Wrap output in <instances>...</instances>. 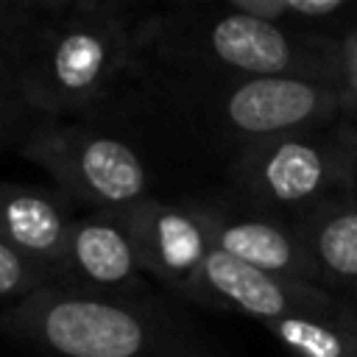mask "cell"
I'll return each mask as SVG.
<instances>
[{"label": "cell", "instance_id": "9c48e42d", "mask_svg": "<svg viewBox=\"0 0 357 357\" xmlns=\"http://www.w3.org/2000/svg\"><path fill=\"white\" fill-rule=\"evenodd\" d=\"M142 273L123 209L75 215L64 248V287L123 298L151 296Z\"/></svg>", "mask_w": 357, "mask_h": 357}, {"label": "cell", "instance_id": "7c38bea8", "mask_svg": "<svg viewBox=\"0 0 357 357\" xmlns=\"http://www.w3.org/2000/svg\"><path fill=\"white\" fill-rule=\"evenodd\" d=\"M324 284L351 287L357 293V192L332 201L296 223Z\"/></svg>", "mask_w": 357, "mask_h": 357}, {"label": "cell", "instance_id": "8992f818", "mask_svg": "<svg viewBox=\"0 0 357 357\" xmlns=\"http://www.w3.org/2000/svg\"><path fill=\"white\" fill-rule=\"evenodd\" d=\"M20 153L39 165L70 201L100 209H126L148 198L151 176L142 156L103 128L42 117L28 126Z\"/></svg>", "mask_w": 357, "mask_h": 357}, {"label": "cell", "instance_id": "30bf717a", "mask_svg": "<svg viewBox=\"0 0 357 357\" xmlns=\"http://www.w3.org/2000/svg\"><path fill=\"white\" fill-rule=\"evenodd\" d=\"M139 265L148 276L184 290L215 248L195 201L142 198L123 209Z\"/></svg>", "mask_w": 357, "mask_h": 357}, {"label": "cell", "instance_id": "52a82bcc", "mask_svg": "<svg viewBox=\"0 0 357 357\" xmlns=\"http://www.w3.org/2000/svg\"><path fill=\"white\" fill-rule=\"evenodd\" d=\"M181 293L206 307L234 310L262 324L282 318H324L357 326V307L337 298L332 290L265 273L220 248L206 254L198 273Z\"/></svg>", "mask_w": 357, "mask_h": 357}, {"label": "cell", "instance_id": "9a60e30c", "mask_svg": "<svg viewBox=\"0 0 357 357\" xmlns=\"http://www.w3.org/2000/svg\"><path fill=\"white\" fill-rule=\"evenodd\" d=\"M28 117H33V112L20 89V81L11 67V50H8L0 56V148L22 128Z\"/></svg>", "mask_w": 357, "mask_h": 357}, {"label": "cell", "instance_id": "2e32d148", "mask_svg": "<svg viewBox=\"0 0 357 357\" xmlns=\"http://www.w3.org/2000/svg\"><path fill=\"white\" fill-rule=\"evenodd\" d=\"M25 0H0V56L11 50L20 20H22Z\"/></svg>", "mask_w": 357, "mask_h": 357}, {"label": "cell", "instance_id": "e0dca14e", "mask_svg": "<svg viewBox=\"0 0 357 357\" xmlns=\"http://www.w3.org/2000/svg\"><path fill=\"white\" fill-rule=\"evenodd\" d=\"M337 128H340V134H343L351 145H357V112H346V114H340Z\"/></svg>", "mask_w": 357, "mask_h": 357}, {"label": "cell", "instance_id": "ba28073f", "mask_svg": "<svg viewBox=\"0 0 357 357\" xmlns=\"http://www.w3.org/2000/svg\"><path fill=\"white\" fill-rule=\"evenodd\" d=\"M195 206L204 215L215 248L265 273L326 287L315 259L310 257L293 223L248 206L245 201H195Z\"/></svg>", "mask_w": 357, "mask_h": 357}, {"label": "cell", "instance_id": "277c9868", "mask_svg": "<svg viewBox=\"0 0 357 357\" xmlns=\"http://www.w3.org/2000/svg\"><path fill=\"white\" fill-rule=\"evenodd\" d=\"M234 187L248 206L296 226L315 209L357 192V145L337 123L245 145L234 162Z\"/></svg>", "mask_w": 357, "mask_h": 357}, {"label": "cell", "instance_id": "5bb4252c", "mask_svg": "<svg viewBox=\"0 0 357 357\" xmlns=\"http://www.w3.org/2000/svg\"><path fill=\"white\" fill-rule=\"evenodd\" d=\"M50 284H56V279L45 268L33 265L22 254H17L14 248L0 243V304L3 307H8L42 287H50Z\"/></svg>", "mask_w": 357, "mask_h": 357}, {"label": "cell", "instance_id": "3957f363", "mask_svg": "<svg viewBox=\"0 0 357 357\" xmlns=\"http://www.w3.org/2000/svg\"><path fill=\"white\" fill-rule=\"evenodd\" d=\"M0 329L50 357H220L151 296H100L64 284L0 307Z\"/></svg>", "mask_w": 357, "mask_h": 357}, {"label": "cell", "instance_id": "7a4b0ae2", "mask_svg": "<svg viewBox=\"0 0 357 357\" xmlns=\"http://www.w3.org/2000/svg\"><path fill=\"white\" fill-rule=\"evenodd\" d=\"M332 45L326 39L296 36L226 3L167 11L139 22L137 33V56L148 53L167 81H243L268 75L337 81Z\"/></svg>", "mask_w": 357, "mask_h": 357}, {"label": "cell", "instance_id": "5b68a950", "mask_svg": "<svg viewBox=\"0 0 357 357\" xmlns=\"http://www.w3.org/2000/svg\"><path fill=\"white\" fill-rule=\"evenodd\" d=\"M162 89L170 98L206 100L215 106H192L195 112H206L223 134L240 139L243 148L301 134L329 128L343 114V86L332 78H310V75H268V78H243V81H167L162 78Z\"/></svg>", "mask_w": 357, "mask_h": 357}, {"label": "cell", "instance_id": "4fadbf2b", "mask_svg": "<svg viewBox=\"0 0 357 357\" xmlns=\"http://www.w3.org/2000/svg\"><path fill=\"white\" fill-rule=\"evenodd\" d=\"M265 326L293 357H357V326L324 318H282Z\"/></svg>", "mask_w": 357, "mask_h": 357}, {"label": "cell", "instance_id": "8fae6325", "mask_svg": "<svg viewBox=\"0 0 357 357\" xmlns=\"http://www.w3.org/2000/svg\"><path fill=\"white\" fill-rule=\"evenodd\" d=\"M73 220V204L59 190L0 181V243L45 268L56 284H61Z\"/></svg>", "mask_w": 357, "mask_h": 357}, {"label": "cell", "instance_id": "6da1fadb", "mask_svg": "<svg viewBox=\"0 0 357 357\" xmlns=\"http://www.w3.org/2000/svg\"><path fill=\"white\" fill-rule=\"evenodd\" d=\"M137 33L120 3L25 0L11 67L31 112L64 120L109 100L137 67Z\"/></svg>", "mask_w": 357, "mask_h": 357}]
</instances>
